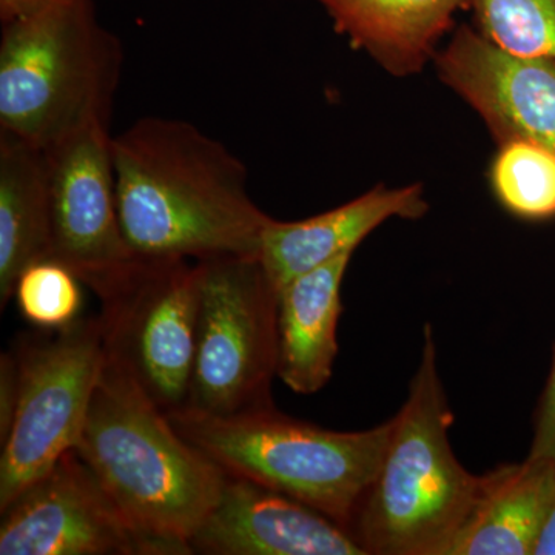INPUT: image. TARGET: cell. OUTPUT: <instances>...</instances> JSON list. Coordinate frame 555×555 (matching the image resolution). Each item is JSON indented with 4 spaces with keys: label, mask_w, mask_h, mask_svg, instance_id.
<instances>
[{
    "label": "cell",
    "mask_w": 555,
    "mask_h": 555,
    "mask_svg": "<svg viewBox=\"0 0 555 555\" xmlns=\"http://www.w3.org/2000/svg\"><path fill=\"white\" fill-rule=\"evenodd\" d=\"M122 61L93 0H64L3 24L0 131L46 150L93 124L108 126Z\"/></svg>",
    "instance_id": "cell-4"
},
{
    "label": "cell",
    "mask_w": 555,
    "mask_h": 555,
    "mask_svg": "<svg viewBox=\"0 0 555 555\" xmlns=\"http://www.w3.org/2000/svg\"><path fill=\"white\" fill-rule=\"evenodd\" d=\"M189 546L192 554L204 555H366L332 518L268 486L233 476Z\"/></svg>",
    "instance_id": "cell-12"
},
{
    "label": "cell",
    "mask_w": 555,
    "mask_h": 555,
    "mask_svg": "<svg viewBox=\"0 0 555 555\" xmlns=\"http://www.w3.org/2000/svg\"><path fill=\"white\" fill-rule=\"evenodd\" d=\"M43 153L50 185V259L93 287L134 255L120 229L108 126L93 124Z\"/></svg>",
    "instance_id": "cell-10"
},
{
    "label": "cell",
    "mask_w": 555,
    "mask_h": 555,
    "mask_svg": "<svg viewBox=\"0 0 555 555\" xmlns=\"http://www.w3.org/2000/svg\"><path fill=\"white\" fill-rule=\"evenodd\" d=\"M171 425L228 476L247 478L349 528L377 477L392 420L357 433L299 422L275 406L236 415L181 409Z\"/></svg>",
    "instance_id": "cell-5"
},
{
    "label": "cell",
    "mask_w": 555,
    "mask_h": 555,
    "mask_svg": "<svg viewBox=\"0 0 555 555\" xmlns=\"http://www.w3.org/2000/svg\"><path fill=\"white\" fill-rule=\"evenodd\" d=\"M120 229L134 255L259 257L272 218L250 198L247 169L192 122L147 116L112 137Z\"/></svg>",
    "instance_id": "cell-1"
},
{
    "label": "cell",
    "mask_w": 555,
    "mask_h": 555,
    "mask_svg": "<svg viewBox=\"0 0 555 555\" xmlns=\"http://www.w3.org/2000/svg\"><path fill=\"white\" fill-rule=\"evenodd\" d=\"M444 555H532L555 499V463L526 456L485 474Z\"/></svg>",
    "instance_id": "cell-15"
},
{
    "label": "cell",
    "mask_w": 555,
    "mask_h": 555,
    "mask_svg": "<svg viewBox=\"0 0 555 555\" xmlns=\"http://www.w3.org/2000/svg\"><path fill=\"white\" fill-rule=\"evenodd\" d=\"M64 0H0V20L2 25L24 20Z\"/></svg>",
    "instance_id": "cell-23"
},
{
    "label": "cell",
    "mask_w": 555,
    "mask_h": 555,
    "mask_svg": "<svg viewBox=\"0 0 555 555\" xmlns=\"http://www.w3.org/2000/svg\"><path fill=\"white\" fill-rule=\"evenodd\" d=\"M529 456L555 463V349L546 385L534 412V433Z\"/></svg>",
    "instance_id": "cell-21"
},
{
    "label": "cell",
    "mask_w": 555,
    "mask_h": 555,
    "mask_svg": "<svg viewBox=\"0 0 555 555\" xmlns=\"http://www.w3.org/2000/svg\"><path fill=\"white\" fill-rule=\"evenodd\" d=\"M390 420L385 459L347 532L366 555H444L483 477L459 462L449 441L454 412L430 324L406 401Z\"/></svg>",
    "instance_id": "cell-2"
},
{
    "label": "cell",
    "mask_w": 555,
    "mask_h": 555,
    "mask_svg": "<svg viewBox=\"0 0 555 555\" xmlns=\"http://www.w3.org/2000/svg\"><path fill=\"white\" fill-rule=\"evenodd\" d=\"M82 281L54 261L28 266L17 278L13 298L21 315L39 331H62L82 317Z\"/></svg>",
    "instance_id": "cell-20"
},
{
    "label": "cell",
    "mask_w": 555,
    "mask_h": 555,
    "mask_svg": "<svg viewBox=\"0 0 555 555\" xmlns=\"http://www.w3.org/2000/svg\"><path fill=\"white\" fill-rule=\"evenodd\" d=\"M105 352L167 415L188 404L199 302L198 262L142 257L90 287Z\"/></svg>",
    "instance_id": "cell-7"
},
{
    "label": "cell",
    "mask_w": 555,
    "mask_h": 555,
    "mask_svg": "<svg viewBox=\"0 0 555 555\" xmlns=\"http://www.w3.org/2000/svg\"><path fill=\"white\" fill-rule=\"evenodd\" d=\"M481 35L524 57L555 62V0H466Z\"/></svg>",
    "instance_id": "cell-19"
},
{
    "label": "cell",
    "mask_w": 555,
    "mask_h": 555,
    "mask_svg": "<svg viewBox=\"0 0 555 555\" xmlns=\"http://www.w3.org/2000/svg\"><path fill=\"white\" fill-rule=\"evenodd\" d=\"M437 68L500 142L528 139L555 153V62L507 53L462 27L437 54Z\"/></svg>",
    "instance_id": "cell-11"
},
{
    "label": "cell",
    "mask_w": 555,
    "mask_h": 555,
    "mask_svg": "<svg viewBox=\"0 0 555 555\" xmlns=\"http://www.w3.org/2000/svg\"><path fill=\"white\" fill-rule=\"evenodd\" d=\"M352 255L309 270L278 292L276 377L299 396L320 392L334 374L341 284Z\"/></svg>",
    "instance_id": "cell-14"
},
{
    "label": "cell",
    "mask_w": 555,
    "mask_h": 555,
    "mask_svg": "<svg viewBox=\"0 0 555 555\" xmlns=\"http://www.w3.org/2000/svg\"><path fill=\"white\" fill-rule=\"evenodd\" d=\"M427 203L420 185L386 189L383 185L337 208L283 222L272 218L262 233L259 261L278 291L309 270L353 254L358 244L390 218L425 217Z\"/></svg>",
    "instance_id": "cell-13"
},
{
    "label": "cell",
    "mask_w": 555,
    "mask_h": 555,
    "mask_svg": "<svg viewBox=\"0 0 555 555\" xmlns=\"http://www.w3.org/2000/svg\"><path fill=\"white\" fill-rule=\"evenodd\" d=\"M532 555H555V499L537 535Z\"/></svg>",
    "instance_id": "cell-24"
},
{
    "label": "cell",
    "mask_w": 555,
    "mask_h": 555,
    "mask_svg": "<svg viewBox=\"0 0 555 555\" xmlns=\"http://www.w3.org/2000/svg\"><path fill=\"white\" fill-rule=\"evenodd\" d=\"M76 452L139 526L192 554L189 539L228 474L171 425L107 356Z\"/></svg>",
    "instance_id": "cell-3"
},
{
    "label": "cell",
    "mask_w": 555,
    "mask_h": 555,
    "mask_svg": "<svg viewBox=\"0 0 555 555\" xmlns=\"http://www.w3.org/2000/svg\"><path fill=\"white\" fill-rule=\"evenodd\" d=\"M13 352L20 398L0 440V509L75 449L107 358L100 317L24 335Z\"/></svg>",
    "instance_id": "cell-8"
},
{
    "label": "cell",
    "mask_w": 555,
    "mask_h": 555,
    "mask_svg": "<svg viewBox=\"0 0 555 555\" xmlns=\"http://www.w3.org/2000/svg\"><path fill=\"white\" fill-rule=\"evenodd\" d=\"M0 513V555H189L139 526L76 449Z\"/></svg>",
    "instance_id": "cell-9"
},
{
    "label": "cell",
    "mask_w": 555,
    "mask_h": 555,
    "mask_svg": "<svg viewBox=\"0 0 555 555\" xmlns=\"http://www.w3.org/2000/svg\"><path fill=\"white\" fill-rule=\"evenodd\" d=\"M20 398V367L13 350L0 357V440L9 433Z\"/></svg>",
    "instance_id": "cell-22"
},
{
    "label": "cell",
    "mask_w": 555,
    "mask_h": 555,
    "mask_svg": "<svg viewBox=\"0 0 555 555\" xmlns=\"http://www.w3.org/2000/svg\"><path fill=\"white\" fill-rule=\"evenodd\" d=\"M338 33L397 76L418 72L465 0H318Z\"/></svg>",
    "instance_id": "cell-16"
},
{
    "label": "cell",
    "mask_w": 555,
    "mask_h": 555,
    "mask_svg": "<svg viewBox=\"0 0 555 555\" xmlns=\"http://www.w3.org/2000/svg\"><path fill=\"white\" fill-rule=\"evenodd\" d=\"M496 199L524 219L555 217V153L528 139L500 142L491 167Z\"/></svg>",
    "instance_id": "cell-18"
},
{
    "label": "cell",
    "mask_w": 555,
    "mask_h": 555,
    "mask_svg": "<svg viewBox=\"0 0 555 555\" xmlns=\"http://www.w3.org/2000/svg\"><path fill=\"white\" fill-rule=\"evenodd\" d=\"M196 262L195 357L184 409L236 415L273 408L280 291L258 257Z\"/></svg>",
    "instance_id": "cell-6"
},
{
    "label": "cell",
    "mask_w": 555,
    "mask_h": 555,
    "mask_svg": "<svg viewBox=\"0 0 555 555\" xmlns=\"http://www.w3.org/2000/svg\"><path fill=\"white\" fill-rule=\"evenodd\" d=\"M51 257V207L46 153L0 131V306L17 278Z\"/></svg>",
    "instance_id": "cell-17"
}]
</instances>
